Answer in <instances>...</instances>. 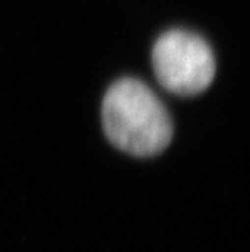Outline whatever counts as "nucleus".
Wrapping results in <instances>:
<instances>
[{"instance_id":"1","label":"nucleus","mask_w":250,"mask_h":252,"mask_svg":"<svg viewBox=\"0 0 250 252\" xmlns=\"http://www.w3.org/2000/svg\"><path fill=\"white\" fill-rule=\"evenodd\" d=\"M101 115L109 141L128 154L151 157L172 141V120L165 104L138 79L113 83L104 95Z\"/></svg>"},{"instance_id":"2","label":"nucleus","mask_w":250,"mask_h":252,"mask_svg":"<svg viewBox=\"0 0 250 252\" xmlns=\"http://www.w3.org/2000/svg\"><path fill=\"white\" fill-rule=\"evenodd\" d=\"M155 77L169 93L190 97L203 93L214 80L216 59L202 36L172 29L157 39L152 49Z\"/></svg>"}]
</instances>
